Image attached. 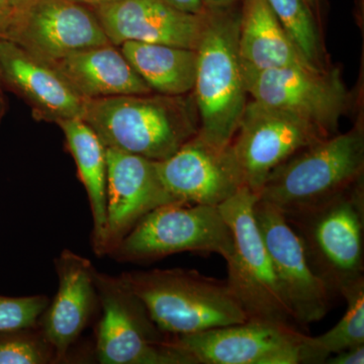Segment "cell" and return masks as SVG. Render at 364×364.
<instances>
[{
    "label": "cell",
    "mask_w": 364,
    "mask_h": 364,
    "mask_svg": "<svg viewBox=\"0 0 364 364\" xmlns=\"http://www.w3.org/2000/svg\"><path fill=\"white\" fill-rule=\"evenodd\" d=\"M53 65L86 100L153 92L112 44L81 50Z\"/></svg>",
    "instance_id": "cell-19"
},
{
    "label": "cell",
    "mask_w": 364,
    "mask_h": 364,
    "mask_svg": "<svg viewBox=\"0 0 364 364\" xmlns=\"http://www.w3.org/2000/svg\"><path fill=\"white\" fill-rule=\"evenodd\" d=\"M119 46L134 70L153 92L169 97L193 92L198 62L196 50L133 41Z\"/></svg>",
    "instance_id": "cell-22"
},
{
    "label": "cell",
    "mask_w": 364,
    "mask_h": 364,
    "mask_svg": "<svg viewBox=\"0 0 364 364\" xmlns=\"http://www.w3.org/2000/svg\"><path fill=\"white\" fill-rule=\"evenodd\" d=\"M327 364H363L364 345L345 349L326 359Z\"/></svg>",
    "instance_id": "cell-28"
},
{
    "label": "cell",
    "mask_w": 364,
    "mask_h": 364,
    "mask_svg": "<svg viewBox=\"0 0 364 364\" xmlns=\"http://www.w3.org/2000/svg\"><path fill=\"white\" fill-rule=\"evenodd\" d=\"M9 40L51 64L111 44L95 11L72 0H36Z\"/></svg>",
    "instance_id": "cell-15"
},
{
    "label": "cell",
    "mask_w": 364,
    "mask_h": 364,
    "mask_svg": "<svg viewBox=\"0 0 364 364\" xmlns=\"http://www.w3.org/2000/svg\"><path fill=\"white\" fill-rule=\"evenodd\" d=\"M238 48L244 75L289 66L318 70L299 51L267 0H241Z\"/></svg>",
    "instance_id": "cell-20"
},
{
    "label": "cell",
    "mask_w": 364,
    "mask_h": 364,
    "mask_svg": "<svg viewBox=\"0 0 364 364\" xmlns=\"http://www.w3.org/2000/svg\"><path fill=\"white\" fill-rule=\"evenodd\" d=\"M306 335L291 326L249 320L169 336L168 343L184 364H299Z\"/></svg>",
    "instance_id": "cell-9"
},
{
    "label": "cell",
    "mask_w": 364,
    "mask_h": 364,
    "mask_svg": "<svg viewBox=\"0 0 364 364\" xmlns=\"http://www.w3.org/2000/svg\"><path fill=\"white\" fill-rule=\"evenodd\" d=\"M257 200V193L243 186L218 207L233 235V253L226 260L228 284L248 321L280 323L304 331L282 294L256 222L254 205Z\"/></svg>",
    "instance_id": "cell-6"
},
{
    "label": "cell",
    "mask_w": 364,
    "mask_h": 364,
    "mask_svg": "<svg viewBox=\"0 0 364 364\" xmlns=\"http://www.w3.org/2000/svg\"><path fill=\"white\" fill-rule=\"evenodd\" d=\"M340 296L346 301V312L324 334L317 337L306 335L303 363H325L333 354L364 345V277L345 287Z\"/></svg>",
    "instance_id": "cell-23"
},
{
    "label": "cell",
    "mask_w": 364,
    "mask_h": 364,
    "mask_svg": "<svg viewBox=\"0 0 364 364\" xmlns=\"http://www.w3.org/2000/svg\"><path fill=\"white\" fill-rule=\"evenodd\" d=\"M142 301L151 318L168 336L240 324L247 315L227 280L198 270H131L119 274Z\"/></svg>",
    "instance_id": "cell-3"
},
{
    "label": "cell",
    "mask_w": 364,
    "mask_h": 364,
    "mask_svg": "<svg viewBox=\"0 0 364 364\" xmlns=\"http://www.w3.org/2000/svg\"><path fill=\"white\" fill-rule=\"evenodd\" d=\"M26 1H28V4H30L31 6H32V4H33V2L36 1V0H26Z\"/></svg>",
    "instance_id": "cell-34"
},
{
    "label": "cell",
    "mask_w": 364,
    "mask_h": 364,
    "mask_svg": "<svg viewBox=\"0 0 364 364\" xmlns=\"http://www.w3.org/2000/svg\"><path fill=\"white\" fill-rule=\"evenodd\" d=\"M205 6H228L241 2V0H203Z\"/></svg>",
    "instance_id": "cell-31"
},
{
    "label": "cell",
    "mask_w": 364,
    "mask_h": 364,
    "mask_svg": "<svg viewBox=\"0 0 364 364\" xmlns=\"http://www.w3.org/2000/svg\"><path fill=\"white\" fill-rule=\"evenodd\" d=\"M364 128L360 119L344 134L306 146L270 172L258 200L284 214L322 205L363 179Z\"/></svg>",
    "instance_id": "cell-4"
},
{
    "label": "cell",
    "mask_w": 364,
    "mask_h": 364,
    "mask_svg": "<svg viewBox=\"0 0 364 364\" xmlns=\"http://www.w3.org/2000/svg\"><path fill=\"white\" fill-rule=\"evenodd\" d=\"M59 363L39 326L0 333V364Z\"/></svg>",
    "instance_id": "cell-25"
},
{
    "label": "cell",
    "mask_w": 364,
    "mask_h": 364,
    "mask_svg": "<svg viewBox=\"0 0 364 364\" xmlns=\"http://www.w3.org/2000/svg\"><path fill=\"white\" fill-rule=\"evenodd\" d=\"M287 36L311 65L326 70L318 18L305 0H267Z\"/></svg>",
    "instance_id": "cell-24"
},
{
    "label": "cell",
    "mask_w": 364,
    "mask_h": 364,
    "mask_svg": "<svg viewBox=\"0 0 364 364\" xmlns=\"http://www.w3.org/2000/svg\"><path fill=\"white\" fill-rule=\"evenodd\" d=\"M65 136L66 147L73 157L77 176L85 186L92 217L91 245L97 257H104L107 228V155L105 146L81 117L57 124Z\"/></svg>",
    "instance_id": "cell-21"
},
{
    "label": "cell",
    "mask_w": 364,
    "mask_h": 364,
    "mask_svg": "<svg viewBox=\"0 0 364 364\" xmlns=\"http://www.w3.org/2000/svg\"><path fill=\"white\" fill-rule=\"evenodd\" d=\"M328 138L291 112L248 100L230 143L245 186L258 193L272 170L311 144Z\"/></svg>",
    "instance_id": "cell-11"
},
{
    "label": "cell",
    "mask_w": 364,
    "mask_h": 364,
    "mask_svg": "<svg viewBox=\"0 0 364 364\" xmlns=\"http://www.w3.org/2000/svg\"><path fill=\"white\" fill-rule=\"evenodd\" d=\"M83 121L105 148L163 161L200 129L195 100L159 93L85 100Z\"/></svg>",
    "instance_id": "cell-1"
},
{
    "label": "cell",
    "mask_w": 364,
    "mask_h": 364,
    "mask_svg": "<svg viewBox=\"0 0 364 364\" xmlns=\"http://www.w3.org/2000/svg\"><path fill=\"white\" fill-rule=\"evenodd\" d=\"M254 215L282 294L299 327L306 330L327 315L334 294L313 272L298 234L279 208L257 200Z\"/></svg>",
    "instance_id": "cell-12"
},
{
    "label": "cell",
    "mask_w": 364,
    "mask_h": 364,
    "mask_svg": "<svg viewBox=\"0 0 364 364\" xmlns=\"http://www.w3.org/2000/svg\"><path fill=\"white\" fill-rule=\"evenodd\" d=\"M284 215L313 272L334 296L363 277V179L318 207Z\"/></svg>",
    "instance_id": "cell-5"
},
{
    "label": "cell",
    "mask_w": 364,
    "mask_h": 364,
    "mask_svg": "<svg viewBox=\"0 0 364 364\" xmlns=\"http://www.w3.org/2000/svg\"><path fill=\"white\" fill-rule=\"evenodd\" d=\"M233 235L218 207L173 203L152 210L119 242L109 257L147 263L174 254H218L229 259Z\"/></svg>",
    "instance_id": "cell-7"
},
{
    "label": "cell",
    "mask_w": 364,
    "mask_h": 364,
    "mask_svg": "<svg viewBox=\"0 0 364 364\" xmlns=\"http://www.w3.org/2000/svg\"><path fill=\"white\" fill-rule=\"evenodd\" d=\"M107 228L105 256H109L146 215L162 205L178 203L158 173L156 161L105 148Z\"/></svg>",
    "instance_id": "cell-14"
},
{
    "label": "cell",
    "mask_w": 364,
    "mask_h": 364,
    "mask_svg": "<svg viewBox=\"0 0 364 364\" xmlns=\"http://www.w3.org/2000/svg\"><path fill=\"white\" fill-rule=\"evenodd\" d=\"M305 1L312 9L314 14L318 18V16H320V0H305Z\"/></svg>",
    "instance_id": "cell-32"
},
{
    "label": "cell",
    "mask_w": 364,
    "mask_h": 364,
    "mask_svg": "<svg viewBox=\"0 0 364 364\" xmlns=\"http://www.w3.org/2000/svg\"><path fill=\"white\" fill-rule=\"evenodd\" d=\"M244 79L252 100L291 112L327 136L337 134L340 119L350 104L337 69L289 66L247 74Z\"/></svg>",
    "instance_id": "cell-10"
},
{
    "label": "cell",
    "mask_w": 364,
    "mask_h": 364,
    "mask_svg": "<svg viewBox=\"0 0 364 364\" xmlns=\"http://www.w3.org/2000/svg\"><path fill=\"white\" fill-rule=\"evenodd\" d=\"M164 1L183 13L202 14L207 9L203 0H164Z\"/></svg>",
    "instance_id": "cell-29"
},
{
    "label": "cell",
    "mask_w": 364,
    "mask_h": 364,
    "mask_svg": "<svg viewBox=\"0 0 364 364\" xmlns=\"http://www.w3.org/2000/svg\"><path fill=\"white\" fill-rule=\"evenodd\" d=\"M0 74L31 105L41 121L58 124L81 117L85 100L53 64L0 38Z\"/></svg>",
    "instance_id": "cell-18"
},
{
    "label": "cell",
    "mask_w": 364,
    "mask_h": 364,
    "mask_svg": "<svg viewBox=\"0 0 364 364\" xmlns=\"http://www.w3.org/2000/svg\"><path fill=\"white\" fill-rule=\"evenodd\" d=\"M54 263L58 289L38 326L62 363H66L71 347L100 306L95 282L97 269L90 259L70 249H64Z\"/></svg>",
    "instance_id": "cell-17"
},
{
    "label": "cell",
    "mask_w": 364,
    "mask_h": 364,
    "mask_svg": "<svg viewBox=\"0 0 364 364\" xmlns=\"http://www.w3.org/2000/svg\"><path fill=\"white\" fill-rule=\"evenodd\" d=\"M93 11L114 46L133 41L196 50L205 26V11L183 13L164 0H119Z\"/></svg>",
    "instance_id": "cell-16"
},
{
    "label": "cell",
    "mask_w": 364,
    "mask_h": 364,
    "mask_svg": "<svg viewBox=\"0 0 364 364\" xmlns=\"http://www.w3.org/2000/svg\"><path fill=\"white\" fill-rule=\"evenodd\" d=\"M72 1L95 9V7L105 6V4H114V2L119 1V0H72Z\"/></svg>",
    "instance_id": "cell-30"
},
{
    "label": "cell",
    "mask_w": 364,
    "mask_h": 364,
    "mask_svg": "<svg viewBox=\"0 0 364 364\" xmlns=\"http://www.w3.org/2000/svg\"><path fill=\"white\" fill-rule=\"evenodd\" d=\"M205 6V26L196 49L193 97L198 135L217 147H228L248 102L238 48L240 6Z\"/></svg>",
    "instance_id": "cell-2"
},
{
    "label": "cell",
    "mask_w": 364,
    "mask_h": 364,
    "mask_svg": "<svg viewBox=\"0 0 364 364\" xmlns=\"http://www.w3.org/2000/svg\"><path fill=\"white\" fill-rule=\"evenodd\" d=\"M30 6L26 0H0V38H11Z\"/></svg>",
    "instance_id": "cell-27"
},
{
    "label": "cell",
    "mask_w": 364,
    "mask_h": 364,
    "mask_svg": "<svg viewBox=\"0 0 364 364\" xmlns=\"http://www.w3.org/2000/svg\"><path fill=\"white\" fill-rule=\"evenodd\" d=\"M102 318L97 327L95 355L102 364H184L140 299L121 277L97 272Z\"/></svg>",
    "instance_id": "cell-8"
},
{
    "label": "cell",
    "mask_w": 364,
    "mask_h": 364,
    "mask_svg": "<svg viewBox=\"0 0 364 364\" xmlns=\"http://www.w3.org/2000/svg\"><path fill=\"white\" fill-rule=\"evenodd\" d=\"M49 303L45 294L0 296V333L37 326Z\"/></svg>",
    "instance_id": "cell-26"
},
{
    "label": "cell",
    "mask_w": 364,
    "mask_h": 364,
    "mask_svg": "<svg viewBox=\"0 0 364 364\" xmlns=\"http://www.w3.org/2000/svg\"><path fill=\"white\" fill-rule=\"evenodd\" d=\"M2 111H4V105H2V100L0 98V117L2 116Z\"/></svg>",
    "instance_id": "cell-33"
},
{
    "label": "cell",
    "mask_w": 364,
    "mask_h": 364,
    "mask_svg": "<svg viewBox=\"0 0 364 364\" xmlns=\"http://www.w3.org/2000/svg\"><path fill=\"white\" fill-rule=\"evenodd\" d=\"M156 166L178 203L219 207L246 186L230 145L217 147L198 134Z\"/></svg>",
    "instance_id": "cell-13"
}]
</instances>
